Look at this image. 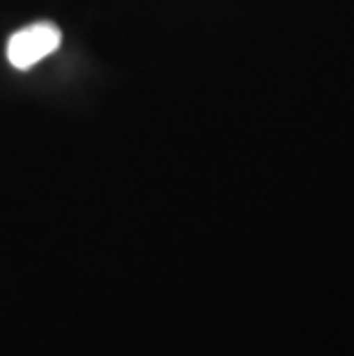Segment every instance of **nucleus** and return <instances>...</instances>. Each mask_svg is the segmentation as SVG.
Returning a JSON list of instances; mask_svg holds the SVG:
<instances>
[{"mask_svg":"<svg viewBox=\"0 0 354 356\" xmlns=\"http://www.w3.org/2000/svg\"><path fill=\"white\" fill-rule=\"evenodd\" d=\"M60 42H63V35H60L58 26L49 24V21L33 24L12 35L10 44H7V60L21 72L30 70L40 60L58 51Z\"/></svg>","mask_w":354,"mask_h":356,"instance_id":"nucleus-1","label":"nucleus"}]
</instances>
